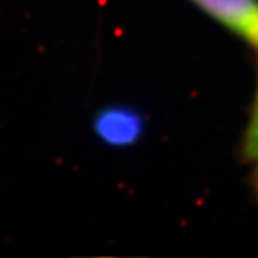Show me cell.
<instances>
[{
    "instance_id": "obj_3",
    "label": "cell",
    "mask_w": 258,
    "mask_h": 258,
    "mask_svg": "<svg viewBox=\"0 0 258 258\" xmlns=\"http://www.w3.org/2000/svg\"><path fill=\"white\" fill-rule=\"evenodd\" d=\"M241 156L249 168V182L255 195L258 196V81L246 124V131L243 134Z\"/></svg>"
},
{
    "instance_id": "obj_1",
    "label": "cell",
    "mask_w": 258,
    "mask_h": 258,
    "mask_svg": "<svg viewBox=\"0 0 258 258\" xmlns=\"http://www.w3.org/2000/svg\"><path fill=\"white\" fill-rule=\"evenodd\" d=\"M258 53V0H188Z\"/></svg>"
},
{
    "instance_id": "obj_2",
    "label": "cell",
    "mask_w": 258,
    "mask_h": 258,
    "mask_svg": "<svg viewBox=\"0 0 258 258\" xmlns=\"http://www.w3.org/2000/svg\"><path fill=\"white\" fill-rule=\"evenodd\" d=\"M145 118L139 110L127 106H109L100 109L94 118L97 137L109 145L123 148L136 145L145 134Z\"/></svg>"
}]
</instances>
